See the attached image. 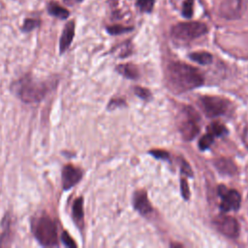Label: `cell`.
<instances>
[{
	"mask_svg": "<svg viewBox=\"0 0 248 248\" xmlns=\"http://www.w3.org/2000/svg\"><path fill=\"white\" fill-rule=\"evenodd\" d=\"M168 78L174 89L178 91L194 89L203 83V77L198 69L180 62H173L169 65Z\"/></svg>",
	"mask_w": 248,
	"mask_h": 248,
	"instance_id": "cell-1",
	"label": "cell"
},
{
	"mask_svg": "<svg viewBox=\"0 0 248 248\" xmlns=\"http://www.w3.org/2000/svg\"><path fill=\"white\" fill-rule=\"evenodd\" d=\"M12 90L22 102L30 104L40 102L46 96L47 92V85L46 82L39 81L29 76H25L12 84Z\"/></svg>",
	"mask_w": 248,
	"mask_h": 248,
	"instance_id": "cell-2",
	"label": "cell"
},
{
	"mask_svg": "<svg viewBox=\"0 0 248 248\" xmlns=\"http://www.w3.org/2000/svg\"><path fill=\"white\" fill-rule=\"evenodd\" d=\"M33 233L38 242L46 247L58 245L55 222L47 215L39 217L33 224Z\"/></svg>",
	"mask_w": 248,
	"mask_h": 248,
	"instance_id": "cell-3",
	"label": "cell"
},
{
	"mask_svg": "<svg viewBox=\"0 0 248 248\" xmlns=\"http://www.w3.org/2000/svg\"><path fill=\"white\" fill-rule=\"evenodd\" d=\"M207 32V26L200 21L179 22L171 27L170 34L180 41H191L202 37Z\"/></svg>",
	"mask_w": 248,
	"mask_h": 248,
	"instance_id": "cell-4",
	"label": "cell"
},
{
	"mask_svg": "<svg viewBox=\"0 0 248 248\" xmlns=\"http://www.w3.org/2000/svg\"><path fill=\"white\" fill-rule=\"evenodd\" d=\"M199 120V114L193 108L186 107L181 110L178 128L182 138L185 140H191L197 136L200 130Z\"/></svg>",
	"mask_w": 248,
	"mask_h": 248,
	"instance_id": "cell-5",
	"label": "cell"
},
{
	"mask_svg": "<svg viewBox=\"0 0 248 248\" xmlns=\"http://www.w3.org/2000/svg\"><path fill=\"white\" fill-rule=\"evenodd\" d=\"M200 106L202 111L208 117H216L228 112L230 103L228 100L217 96H202L201 97Z\"/></svg>",
	"mask_w": 248,
	"mask_h": 248,
	"instance_id": "cell-6",
	"label": "cell"
},
{
	"mask_svg": "<svg viewBox=\"0 0 248 248\" xmlns=\"http://www.w3.org/2000/svg\"><path fill=\"white\" fill-rule=\"evenodd\" d=\"M217 231L230 238H235L239 234V225L235 218L229 215H218L213 220Z\"/></svg>",
	"mask_w": 248,
	"mask_h": 248,
	"instance_id": "cell-7",
	"label": "cell"
},
{
	"mask_svg": "<svg viewBox=\"0 0 248 248\" xmlns=\"http://www.w3.org/2000/svg\"><path fill=\"white\" fill-rule=\"evenodd\" d=\"M247 8L246 0H223L220 5V15L227 19H236L242 16Z\"/></svg>",
	"mask_w": 248,
	"mask_h": 248,
	"instance_id": "cell-8",
	"label": "cell"
},
{
	"mask_svg": "<svg viewBox=\"0 0 248 248\" xmlns=\"http://www.w3.org/2000/svg\"><path fill=\"white\" fill-rule=\"evenodd\" d=\"M218 194L221 197L220 208L227 212L230 210H237L240 206L241 197L240 194L233 189H227L224 185L218 188Z\"/></svg>",
	"mask_w": 248,
	"mask_h": 248,
	"instance_id": "cell-9",
	"label": "cell"
},
{
	"mask_svg": "<svg viewBox=\"0 0 248 248\" xmlns=\"http://www.w3.org/2000/svg\"><path fill=\"white\" fill-rule=\"evenodd\" d=\"M82 177V171L80 169L69 164L62 170V187L64 190L73 188Z\"/></svg>",
	"mask_w": 248,
	"mask_h": 248,
	"instance_id": "cell-10",
	"label": "cell"
},
{
	"mask_svg": "<svg viewBox=\"0 0 248 248\" xmlns=\"http://www.w3.org/2000/svg\"><path fill=\"white\" fill-rule=\"evenodd\" d=\"M74 36H75V21L71 20L66 23V25L62 31L61 37H60L59 50H60L61 54L64 53L68 49V47L70 46V45L73 42Z\"/></svg>",
	"mask_w": 248,
	"mask_h": 248,
	"instance_id": "cell-11",
	"label": "cell"
},
{
	"mask_svg": "<svg viewBox=\"0 0 248 248\" xmlns=\"http://www.w3.org/2000/svg\"><path fill=\"white\" fill-rule=\"evenodd\" d=\"M134 206L141 215H148L152 211L146 193L144 191H138L134 195Z\"/></svg>",
	"mask_w": 248,
	"mask_h": 248,
	"instance_id": "cell-12",
	"label": "cell"
},
{
	"mask_svg": "<svg viewBox=\"0 0 248 248\" xmlns=\"http://www.w3.org/2000/svg\"><path fill=\"white\" fill-rule=\"evenodd\" d=\"M214 166L219 172L226 175H233L237 171V168L234 163L228 158H218L214 161Z\"/></svg>",
	"mask_w": 248,
	"mask_h": 248,
	"instance_id": "cell-13",
	"label": "cell"
},
{
	"mask_svg": "<svg viewBox=\"0 0 248 248\" xmlns=\"http://www.w3.org/2000/svg\"><path fill=\"white\" fill-rule=\"evenodd\" d=\"M47 13L50 16L60 18V19H66L70 16L69 11L67 9H65L64 7L60 6L56 2H49V4L47 5Z\"/></svg>",
	"mask_w": 248,
	"mask_h": 248,
	"instance_id": "cell-14",
	"label": "cell"
},
{
	"mask_svg": "<svg viewBox=\"0 0 248 248\" xmlns=\"http://www.w3.org/2000/svg\"><path fill=\"white\" fill-rule=\"evenodd\" d=\"M73 219L76 222L77 226H82L83 223V200L82 198H78L74 204H73V210H72Z\"/></svg>",
	"mask_w": 248,
	"mask_h": 248,
	"instance_id": "cell-15",
	"label": "cell"
},
{
	"mask_svg": "<svg viewBox=\"0 0 248 248\" xmlns=\"http://www.w3.org/2000/svg\"><path fill=\"white\" fill-rule=\"evenodd\" d=\"M116 70L122 76L128 78H137L139 76V72L136 66L132 64H122L116 67Z\"/></svg>",
	"mask_w": 248,
	"mask_h": 248,
	"instance_id": "cell-16",
	"label": "cell"
},
{
	"mask_svg": "<svg viewBox=\"0 0 248 248\" xmlns=\"http://www.w3.org/2000/svg\"><path fill=\"white\" fill-rule=\"evenodd\" d=\"M190 58L196 62H198L199 64L202 65H206V64H210L212 62V55L209 52L206 51H196V52H192L190 55Z\"/></svg>",
	"mask_w": 248,
	"mask_h": 248,
	"instance_id": "cell-17",
	"label": "cell"
},
{
	"mask_svg": "<svg viewBox=\"0 0 248 248\" xmlns=\"http://www.w3.org/2000/svg\"><path fill=\"white\" fill-rule=\"evenodd\" d=\"M208 134L212 135L213 137H222L228 133L227 128L219 122H212L208 127Z\"/></svg>",
	"mask_w": 248,
	"mask_h": 248,
	"instance_id": "cell-18",
	"label": "cell"
},
{
	"mask_svg": "<svg viewBox=\"0 0 248 248\" xmlns=\"http://www.w3.org/2000/svg\"><path fill=\"white\" fill-rule=\"evenodd\" d=\"M41 24V21L37 18H26L23 22V25L21 27V30L23 32H30L37 27H39Z\"/></svg>",
	"mask_w": 248,
	"mask_h": 248,
	"instance_id": "cell-19",
	"label": "cell"
},
{
	"mask_svg": "<svg viewBox=\"0 0 248 248\" xmlns=\"http://www.w3.org/2000/svg\"><path fill=\"white\" fill-rule=\"evenodd\" d=\"M194 12V0H185L182 6V15L186 18H191Z\"/></svg>",
	"mask_w": 248,
	"mask_h": 248,
	"instance_id": "cell-20",
	"label": "cell"
},
{
	"mask_svg": "<svg viewBox=\"0 0 248 248\" xmlns=\"http://www.w3.org/2000/svg\"><path fill=\"white\" fill-rule=\"evenodd\" d=\"M214 141V137L210 134H207V135H204L201 138L200 141H199V147L200 149L202 150H204V149H207Z\"/></svg>",
	"mask_w": 248,
	"mask_h": 248,
	"instance_id": "cell-21",
	"label": "cell"
},
{
	"mask_svg": "<svg viewBox=\"0 0 248 248\" xmlns=\"http://www.w3.org/2000/svg\"><path fill=\"white\" fill-rule=\"evenodd\" d=\"M154 2L155 0H138L137 5L140 9V11L149 13L152 11L154 7Z\"/></svg>",
	"mask_w": 248,
	"mask_h": 248,
	"instance_id": "cell-22",
	"label": "cell"
},
{
	"mask_svg": "<svg viewBox=\"0 0 248 248\" xmlns=\"http://www.w3.org/2000/svg\"><path fill=\"white\" fill-rule=\"evenodd\" d=\"M132 29H133L132 27H125V26H122V25H112V26H108L107 28V31L111 35H118V34L128 32Z\"/></svg>",
	"mask_w": 248,
	"mask_h": 248,
	"instance_id": "cell-23",
	"label": "cell"
},
{
	"mask_svg": "<svg viewBox=\"0 0 248 248\" xmlns=\"http://www.w3.org/2000/svg\"><path fill=\"white\" fill-rule=\"evenodd\" d=\"M61 239H62V242H63L67 247H77L76 242L74 241V239L70 236V234H69L66 231H64V232H62Z\"/></svg>",
	"mask_w": 248,
	"mask_h": 248,
	"instance_id": "cell-24",
	"label": "cell"
},
{
	"mask_svg": "<svg viewBox=\"0 0 248 248\" xmlns=\"http://www.w3.org/2000/svg\"><path fill=\"white\" fill-rule=\"evenodd\" d=\"M180 189H181V194L183 196V198L185 200H188L189 199V196H190V191H189V188H188V183L185 179H181L180 181Z\"/></svg>",
	"mask_w": 248,
	"mask_h": 248,
	"instance_id": "cell-25",
	"label": "cell"
},
{
	"mask_svg": "<svg viewBox=\"0 0 248 248\" xmlns=\"http://www.w3.org/2000/svg\"><path fill=\"white\" fill-rule=\"evenodd\" d=\"M179 164H180V168H181V171L182 172H184L187 175H192V170H191L190 166L187 164L186 161H184L183 159L182 160L180 159V163Z\"/></svg>",
	"mask_w": 248,
	"mask_h": 248,
	"instance_id": "cell-26",
	"label": "cell"
},
{
	"mask_svg": "<svg viewBox=\"0 0 248 248\" xmlns=\"http://www.w3.org/2000/svg\"><path fill=\"white\" fill-rule=\"evenodd\" d=\"M154 157L159 158V159H168L169 158V153L163 150H152L150 152Z\"/></svg>",
	"mask_w": 248,
	"mask_h": 248,
	"instance_id": "cell-27",
	"label": "cell"
},
{
	"mask_svg": "<svg viewBox=\"0 0 248 248\" xmlns=\"http://www.w3.org/2000/svg\"><path fill=\"white\" fill-rule=\"evenodd\" d=\"M135 91H136L137 95H139V96H140V98H142V99H146V98L149 96V92H148L147 90L143 89V88L137 87V88L135 89Z\"/></svg>",
	"mask_w": 248,
	"mask_h": 248,
	"instance_id": "cell-28",
	"label": "cell"
},
{
	"mask_svg": "<svg viewBox=\"0 0 248 248\" xmlns=\"http://www.w3.org/2000/svg\"><path fill=\"white\" fill-rule=\"evenodd\" d=\"M242 140H243V142L244 144L247 146L248 148V125L244 128L243 130V133H242Z\"/></svg>",
	"mask_w": 248,
	"mask_h": 248,
	"instance_id": "cell-29",
	"label": "cell"
},
{
	"mask_svg": "<svg viewBox=\"0 0 248 248\" xmlns=\"http://www.w3.org/2000/svg\"><path fill=\"white\" fill-rule=\"evenodd\" d=\"M82 0H63V2L68 6H73L77 3H80Z\"/></svg>",
	"mask_w": 248,
	"mask_h": 248,
	"instance_id": "cell-30",
	"label": "cell"
}]
</instances>
